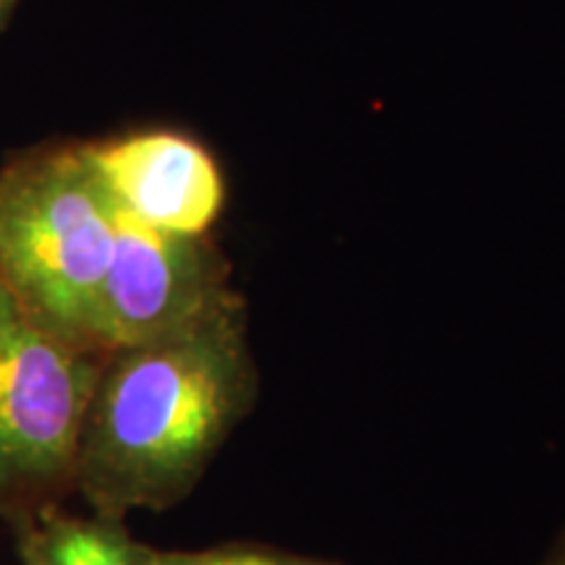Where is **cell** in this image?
Instances as JSON below:
<instances>
[{"mask_svg": "<svg viewBox=\"0 0 565 565\" xmlns=\"http://www.w3.org/2000/svg\"><path fill=\"white\" fill-rule=\"evenodd\" d=\"M259 393L236 299L160 341L108 351L84 416L74 490L126 519L181 503Z\"/></svg>", "mask_w": 565, "mask_h": 565, "instance_id": "cell-1", "label": "cell"}, {"mask_svg": "<svg viewBox=\"0 0 565 565\" xmlns=\"http://www.w3.org/2000/svg\"><path fill=\"white\" fill-rule=\"evenodd\" d=\"M116 204L84 145L26 154L0 171V286L45 333L105 353L100 294Z\"/></svg>", "mask_w": 565, "mask_h": 565, "instance_id": "cell-2", "label": "cell"}, {"mask_svg": "<svg viewBox=\"0 0 565 565\" xmlns=\"http://www.w3.org/2000/svg\"><path fill=\"white\" fill-rule=\"evenodd\" d=\"M103 356L45 333L0 286V515L11 524L74 492Z\"/></svg>", "mask_w": 565, "mask_h": 565, "instance_id": "cell-3", "label": "cell"}, {"mask_svg": "<svg viewBox=\"0 0 565 565\" xmlns=\"http://www.w3.org/2000/svg\"><path fill=\"white\" fill-rule=\"evenodd\" d=\"M210 236H179L116 207V244L100 294V349L160 341L236 301Z\"/></svg>", "mask_w": 565, "mask_h": 565, "instance_id": "cell-4", "label": "cell"}, {"mask_svg": "<svg viewBox=\"0 0 565 565\" xmlns=\"http://www.w3.org/2000/svg\"><path fill=\"white\" fill-rule=\"evenodd\" d=\"M110 202L152 228L210 236L225 207V179L200 141L179 131H141L84 145Z\"/></svg>", "mask_w": 565, "mask_h": 565, "instance_id": "cell-5", "label": "cell"}, {"mask_svg": "<svg viewBox=\"0 0 565 565\" xmlns=\"http://www.w3.org/2000/svg\"><path fill=\"white\" fill-rule=\"evenodd\" d=\"M19 550L40 565H152V547L134 540L121 519H84L58 505L19 524Z\"/></svg>", "mask_w": 565, "mask_h": 565, "instance_id": "cell-6", "label": "cell"}, {"mask_svg": "<svg viewBox=\"0 0 565 565\" xmlns=\"http://www.w3.org/2000/svg\"><path fill=\"white\" fill-rule=\"evenodd\" d=\"M152 565H338L315 557L280 553V550L228 545L210 550H154Z\"/></svg>", "mask_w": 565, "mask_h": 565, "instance_id": "cell-7", "label": "cell"}, {"mask_svg": "<svg viewBox=\"0 0 565 565\" xmlns=\"http://www.w3.org/2000/svg\"><path fill=\"white\" fill-rule=\"evenodd\" d=\"M542 565H565V529L561 532V536L555 540L553 550H550V555L545 557V563Z\"/></svg>", "mask_w": 565, "mask_h": 565, "instance_id": "cell-8", "label": "cell"}, {"mask_svg": "<svg viewBox=\"0 0 565 565\" xmlns=\"http://www.w3.org/2000/svg\"><path fill=\"white\" fill-rule=\"evenodd\" d=\"M19 6V0H0V26L9 21V17L13 13V9Z\"/></svg>", "mask_w": 565, "mask_h": 565, "instance_id": "cell-9", "label": "cell"}, {"mask_svg": "<svg viewBox=\"0 0 565 565\" xmlns=\"http://www.w3.org/2000/svg\"><path fill=\"white\" fill-rule=\"evenodd\" d=\"M21 553V565H40L38 557H32L30 553H24V550H19Z\"/></svg>", "mask_w": 565, "mask_h": 565, "instance_id": "cell-10", "label": "cell"}]
</instances>
